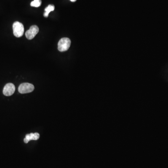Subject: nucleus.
<instances>
[{"instance_id": "1", "label": "nucleus", "mask_w": 168, "mask_h": 168, "mask_svg": "<svg viewBox=\"0 0 168 168\" xmlns=\"http://www.w3.org/2000/svg\"><path fill=\"white\" fill-rule=\"evenodd\" d=\"M71 44V41L69 38H62L58 42V51L61 52H64L67 51L70 47Z\"/></svg>"}, {"instance_id": "2", "label": "nucleus", "mask_w": 168, "mask_h": 168, "mask_svg": "<svg viewBox=\"0 0 168 168\" xmlns=\"http://www.w3.org/2000/svg\"><path fill=\"white\" fill-rule=\"evenodd\" d=\"M14 35L16 38H20L24 33L23 24L19 22H16L13 24Z\"/></svg>"}, {"instance_id": "3", "label": "nucleus", "mask_w": 168, "mask_h": 168, "mask_svg": "<svg viewBox=\"0 0 168 168\" xmlns=\"http://www.w3.org/2000/svg\"><path fill=\"white\" fill-rule=\"evenodd\" d=\"M34 86L32 84L24 83L20 85L18 87V91L22 94L29 93L34 91Z\"/></svg>"}, {"instance_id": "4", "label": "nucleus", "mask_w": 168, "mask_h": 168, "mask_svg": "<svg viewBox=\"0 0 168 168\" xmlns=\"http://www.w3.org/2000/svg\"><path fill=\"white\" fill-rule=\"evenodd\" d=\"M39 32V28L37 26L33 25L30 27L29 29L26 32L25 36L28 39L31 40L34 38Z\"/></svg>"}, {"instance_id": "5", "label": "nucleus", "mask_w": 168, "mask_h": 168, "mask_svg": "<svg viewBox=\"0 0 168 168\" xmlns=\"http://www.w3.org/2000/svg\"><path fill=\"white\" fill-rule=\"evenodd\" d=\"M15 90L16 88L13 84L8 83L6 84L4 87L3 93L6 96H10L13 95V93H15Z\"/></svg>"}, {"instance_id": "6", "label": "nucleus", "mask_w": 168, "mask_h": 168, "mask_svg": "<svg viewBox=\"0 0 168 168\" xmlns=\"http://www.w3.org/2000/svg\"><path fill=\"white\" fill-rule=\"evenodd\" d=\"M40 135L38 133H30L26 135L25 138L24 139V142L27 143L32 140H38L39 138Z\"/></svg>"}, {"instance_id": "7", "label": "nucleus", "mask_w": 168, "mask_h": 168, "mask_svg": "<svg viewBox=\"0 0 168 168\" xmlns=\"http://www.w3.org/2000/svg\"><path fill=\"white\" fill-rule=\"evenodd\" d=\"M55 9V7L53 5H49L45 9V13H44V16L45 17H47L49 16V14L50 12L54 11Z\"/></svg>"}, {"instance_id": "8", "label": "nucleus", "mask_w": 168, "mask_h": 168, "mask_svg": "<svg viewBox=\"0 0 168 168\" xmlns=\"http://www.w3.org/2000/svg\"><path fill=\"white\" fill-rule=\"evenodd\" d=\"M41 0H34L30 3V5L34 7H39L41 6Z\"/></svg>"}, {"instance_id": "9", "label": "nucleus", "mask_w": 168, "mask_h": 168, "mask_svg": "<svg viewBox=\"0 0 168 168\" xmlns=\"http://www.w3.org/2000/svg\"><path fill=\"white\" fill-rule=\"evenodd\" d=\"M70 1L72 2H75V1H76L77 0H70Z\"/></svg>"}]
</instances>
